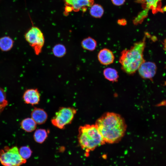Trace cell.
Listing matches in <instances>:
<instances>
[{
  "mask_svg": "<svg viewBox=\"0 0 166 166\" xmlns=\"http://www.w3.org/2000/svg\"><path fill=\"white\" fill-rule=\"evenodd\" d=\"M94 2V0H65V10L67 12L72 10L75 12L81 10L84 11L87 7H91Z\"/></svg>",
  "mask_w": 166,
  "mask_h": 166,
  "instance_id": "obj_7",
  "label": "cell"
},
{
  "mask_svg": "<svg viewBox=\"0 0 166 166\" xmlns=\"http://www.w3.org/2000/svg\"><path fill=\"white\" fill-rule=\"evenodd\" d=\"M81 45L85 49L89 51H93L97 46V42L93 38L89 37L83 39L81 42Z\"/></svg>",
  "mask_w": 166,
  "mask_h": 166,
  "instance_id": "obj_15",
  "label": "cell"
},
{
  "mask_svg": "<svg viewBox=\"0 0 166 166\" xmlns=\"http://www.w3.org/2000/svg\"><path fill=\"white\" fill-rule=\"evenodd\" d=\"M7 104L8 101L6 100V95L5 91L0 87V105L5 107Z\"/></svg>",
  "mask_w": 166,
  "mask_h": 166,
  "instance_id": "obj_21",
  "label": "cell"
},
{
  "mask_svg": "<svg viewBox=\"0 0 166 166\" xmlns=\"http://www.w3.org/2000/svg\"><path fill=\"white\" fill-rule=\"evenodd\" d=\"M164 49L165 51H166V39L164 40L163 43Z\"/></svg>",
  "mask_w": 166,
  "mask_h": 166,
  "instance_id": "obj_24",
  "label": "cell"
},
{
  "mask_svg": "<svg viewBox=\"0 0 166 166\" xmlns=\"http://www.w3.org/2000/svg\"><path fill=\"white\" fill-rule=\"evenodd\" d=\"M146 36L139 42L135 43L129 49L123 50L119 62L122 70L128 74H134L141 64L145 61L143 52L146 45Z\"/></svg>",
  "mask_w": 166,
  "mask_h": 166,
  "instance_id": "obj_2",
  "label": "cell"
},
{
  "mask_svg": "<svg viewBox=\"0 0 166 166\" xmlns=\"http://www.w3.org/2000/svg\"><path fill=\"white\" fill-rule=\"evenodd\" d=\"M40 98V93L37 89H28L25 92L23 96L25 103L32 105L38 104Z\"/></svg>",
  "mask_w": 166,
  "mask_h": 166,
  "instance_id": "obj_9",
  "label": "cell"
},
{
  "mask_svg": "<svg viewBox=\"0 0 166 166\" xmlns=\"http://www.w3.org/2000/svg\"><path fill=\"white\" fill-rule=\"evenodd\" d=\"M98 59L101 64L108 65L114 62L115 57L113 52L106 48L101 49L97 55Z\"/></svg>",
  "mask_w": 166,
  "mask_h": 166,
  "instance_id": "obj_10",
  "label": "cell"
},
{
  "mask_svg": "<svg viewBox=\"0 0 166 166\" xmlns=\"http://www.w3.org/2000/svg\"><path fill=\"white\" fill-rule=\"evenodd\" d=\"M48 133L47 131L44 129L36 130L34 134V140L40 144L43 143L48 137Z\"/></svg>",
  "mask_w": 166,
  "mask_h": 166,
  "instance_id": "obj_16",
  "label": "cell"
},
{
  "mask_svg": "<svg viewBox=\"0 0 166 166\" xmlns=\"http://www.w3.org/2000/svg\"><path fill=\"white\" fill-rule=\"evenodd\" d=\"M95 125L105 143L109 144L120 141L126 128L123 118L113 113H104L96 121Z\"/></svg>",
  "mask_w": 166,
  "mask_h": 166,
  "instance_id": "obj_1",
  "label": "cell"
},
{
  "mask_svg": "<svg viewBox=\"0 0 166 166\" xmlns=\"http://www.w3.org/2000/svg\"><path fill=\"white\" fill-rule=\"evenodd\" d=\"M52 51L55 56L60 58L64 57L66 54V49L63 44H58L53 47Z\"/></svg>",
  "mask_w": 166,
  "mask_h": 166,
  "instance_id": "obj_18",
  "label": "cell"
},
{
  "mask_svg": "<svg viewBox=\"0 0 166 166\" xmlns=\"http://www.w3.org/2000/svg\"><path fill=\"white\" fill-rule=\"evenodd\" d=\"M4 107L0 105V113L2 111Z\"/></svg>",
  "mask_w": 166,
  "mask_h": 166,
  "instance_id": "obj_25",
  "label": "cell"
},
{
  "mask_svg": "<svg viewBox=\"0 0 166 166\" xmlns=\"http://www.w3.org/2000/svg\"><path fill=\"white\" fill-rule=\"evenodd\" d=\"M0 162L4 166H20L26 160L21 157L17 147L14 146L0 150Z\"/></svg>",
  "mask_w": 166,
  "mask_h": 166,
  "instance_id": "obj_4",
  "label": "cell"
},
{
  "mask_svg": "<svg viewBox=\"0 0 166 166\" xmlns=\"http://www.w3.org/2000/svg\"><path fill=\"white\" fill-rule=\"evenodd\" d=\"M118 22L119 25H124L126 24V22L125 20L121 19L119 20Z\"/></svg>",
  "mask_w": 166,
  "mask_h": 166,
  "instance_id": "obj_23",
  "label": "cell"
},
{
  "mask_svg": "<svg viewBox=\"0 0 166 166\" xmlns=\"http://www.w3.org/2000/svg\"><path fill=\"white\" fill-rule=\"evenodd\" d=\"M103 75L106 79L112 82L118 81L119 75L117 71L112 68H107L103 71Z\"/></svg>",
  "mask_w": 166,
  "mask_h": 166,
  "instance_id": "obj_14",
  "label": "cell"
},
{
  "mask_svg": "<svg viewBox=\"0 0 166 166\" xmlns=\"http://www.w3.org/2000/svg\"><path fill=\"white\" fill-rule=\"evenodd\" d=\"M31 117L37 124H40L44 123L46 121L48 115L43 109L35 108L31 112Z\"/></svg>",
  "mask_w": 166,
  "mask_h": 166,
  "instance_id": "obj_11",
  "label": "cell"
},
{
  "mask_svg": "<svg viewBox=\"0 0 166 166\" xmlns=\"http://www.w3.org/2000/svg\"><path fill=\"white\" fill-rule=\"evenodd\" d=\"M13 44V40L9 37L5 36L0 38V49L2 51L10 50L12 48Z\"/></svg>",
  "mask_w": 166,
  "mask_h": 166,
  "instance_id": "obj_17",
  "label": "cell"
},
{
  "mask_svg": "<svg viewBox=\"0 0 166 166\" xmlns=\"http://www.w3.org/2000/svg\"><path fill=\"white\" fill-rule=\"evenodd\" d=\"M78 140L79 145L86 152L93 150L105 143L95 124L80 126Z\"/></svg>",
  "mask_w": 166,
  "mask_h": 166,
  "instance_id": "obj_3",
  "label": "cell"
},
{
  "mask_svg": "<svg viewBox=\"0 0 166 166\" xmlns=\"http://www.w3.org/2000/svg\"><path fill=\"white\" fill-rule=\"evenodd\" d=\"M111 1L114 5L119 6L123 5L125 0H111Z\"/></svg>",
  "mask_w": 166,
  "mask_h": 166,
  "instance_id": "obj_22",
  "label": "cell"
},
{
  "mask_svg": "<svg viewBox=\"0 0 166 166\" xmlns=\"http://www.w3.org/2000/svg\"><path fill=\"white\" fill-rule=\"evenodd\" d=\"M104 10L101 6L95 4H93L90 10V13L91 16L96 18H100L103 15Z\"/></svg>",
  "mask_w": 166,
  "mask_h": 166,
  "instance_id": "obj_19",
  "label": "cell"
},
{
  "mask_svg": "<svg viewBox=\"0 0 166 166\" xmlns=\"http://www.w3.org/2000/svg\"><path fill=\"white\" fill-rule=\"evenodd\" d=\"M157 69L154 62L145 61L141 64L138 70L142 78L152 80L156 74Z\"/></svg>",
  "mask_w": 166,
  "mask_h": 166,
  "instance_id": "obj_8",
  "label": "cell"
},
{
  "mask_svg": "<svg viewBox=\"0 0 166 166\" xmlns=\"http://www.w3.org/2000/svg\"><path fill=\"white\" fill-rule=\"evenodd\" d=\"M161 0H137L138 2L145 5L146 8L151 10L154 14H155L161 10Z\"/></svg>",
  "mask_w": 166,
  "mask_h": 166,
  "instance_id": "obj_12",
  "label": "cell"
},
{
  "mask_svg": "<svg viewBox=\"0 0 166 166\" xmlns=\"http://www.w3.org/2000/svg\"><path fill=\"white\" fill-rule=\"evenodd\" d=\"M26 40L34 49L37 55L42 52L44 45L45 39L44 35L38 28L32 27L25 34Z\"/></svg>",
  "mask_w": 166,
  "mask_h": 166,
  "instance_id": "obj_6",
  "label": "cell"
},
{
  "mask_svg": "<svg viewBox=\"0 0 166 166\" xmlns=\"http://www.w3.org/2000/svg\"><path fill=\"white\" fill-rule=\"evenodd\" d=\"M19 152L21 157L26 160L31 156L32 151L29 147L23 146L20 148L19 150Z\"/></svg>",
  "mask_w": 166,
  "mask_h": 166,
  "instance_id": "obj_20",
  "label": "cell"
},
{
  "mask_svg": "<svg viewBox=\"0 0 166 166\" xmlns=\"http://www.w3.org/2000/svg\"><path fill=\"white\" fill-rule=\"evenodd\" d=\"M77 112V109L73 107H61L52 119L51 123L57 128L63 129L66 125L71 123Z\"/></svg>",
  "mask_w": 166,
  "mask_h": 166,
  "instance_id": "obj_5",
  "label": "cell"
},
{
  "mask_svg": "<svg viewBox=\"0 0 166 166\" xmlns=\"http://www.w3.org/2000/svg\"><path fill=\"white\" fill-rule=\"evenodd\" d=\"M21 126L22 128L25 131L31 132L36 129L37 124L31 118H27L22 121Z\"/></svg>",
  "mask_w": 166,
  "mask_h": 166,
  "instance_id": "obj_13",
  "label": "cell"
}]
</instances>
